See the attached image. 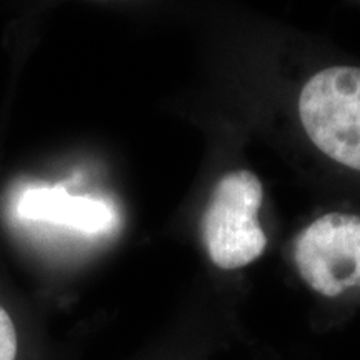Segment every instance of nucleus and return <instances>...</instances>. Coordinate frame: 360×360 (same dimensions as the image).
<instances>
[{
	"instance_id": "obj_5",
	"label": "nucleus",
	"mask_w": 360,
	"mask_h": 360,
	"mask_svg": "<svg viewBox=\"0 0 360 360\" xmlns=\"http://www.w3.org/2000/svg\"><path fill=\"white\" fill-rule=\"evenodd\" d=\"M20 337L11 310L0 302V360H19Z\"/></svg>"
},
{
	"instance_id": "obj_3",
	"label": "nucleus",
	"mask_w": 360,
	"mask_h": 360,
	"mask_svg": "<svg viewBox=\"0 0 360 360\" xmlns=\"http://www.w3.org/2000/svg\"><path fill=\"white\" fill-rule=\"evenodd\" d=\"M295 264L310 289L335 299L360 289V217L326 214L295 242Z\"/></svg>"
},
{
	"instance_id": "obj_4",
	"label": "nucleus",
	"mask_w": 360,
	"mask_h": 360,
	"mask_svg": "<svg viewBox=\"0 0 360 360\" xmlns=\"http://www.w3.org/2000/svg\"><path fill=\"white\" fill-rule=\"evenodd\" d=\"M20 219L51 222L85 233H101L117 225V212L109 202L89 195H74L64 187H30L17 197Z\"/></svg>"
},
{
	"instance_id": "obj_2",
	"label": "nucleus",
	"mask_w": 360,
	"mask_h": 360,
	"mask_svg": "<svg viewBox=\"0 0 360 360\" xmlns=\"http://www.w3.org/2000/svg\"><path fill=\"white\" fill-rule=\"evenodd\" d=\"M299 117L315 147L360 172V69L317 72L300 92Z\"/></svg>"
},
{
	"instance_id": "obj_1",
	"label": "nucleus",
	"mask_w": 360,
	"mask_h": 360,
	"mask_svg": "<svg viewBox=\"0 0 360 360\" xmlns=\"http://www.w3.org/2000/svg\"><path fill=\"white\" fill-rule=\"evenodd\" d=\"M262 199V182L250 170H232L219 180L202 217V238L215 267L237 270L264 254L267 237L257 219Z\"/></svg>"
}]
</instances>
